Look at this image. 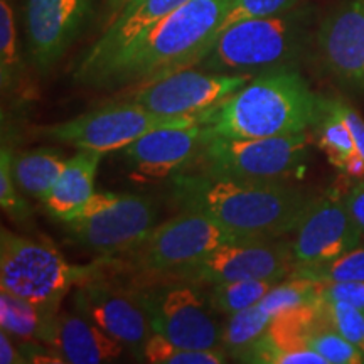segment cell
<instances>
[{"label":"cell","instance_id":"7","mask_svg":"<svg viewBox=\"0 0 364 364\" xmlns=\"http://www.w3.org/2000/svg\"><path fill=\"white\" fill-rule=\"evenodd\" d=\"M245 241L228 231L211 216L193 209H182L169 221L156 225L150 233L120 257H113L118 268L135 277H172L193 265L223 245Z\"/></svg>","mask_w":364,"mask_h":364},{"label":"cell","instance_id":"31","mask_svg":"<svg viewBox=\"0 0 364 364\" xmlns=\"http://www.w3.org/2000/svg\"><path fill=\"white\" fill-rule=\"evenodd\" d=\"M324 321L364 353V311L344 302H317Z\"/></svg>","mask_w":364,"mask_h":364},{"label":"cell","instance_id":"5","mask_svg":"<svg viewBox=\"0 0 364 364\" xmlns=\"http://www.w3.org/2000/svg\"><path fill=\"white\" fill-rule=\"evenodd\" d=\"M108 267L107 257L88 265H73L53 245L29 240L6 226L0 230V285L46 312L58 314L70 290Z\"/></svg>","mask_w":364,"mask_h":364},{"label":"cell","instance_id":"25","mask_svg":"<svg viewBox=\"0 0 364 364\" xmlns=\"http://www.w3.org/2000/svg\"><path fill=\"white\" fill-rule=\"evenodd\" d=\"M24 66H22L19 34L12 0H0V86L2 95L21 91Z\"/></svg>","mask_w":364,"mask_h":364},{"label":"cell","instance_id":"18","mask_svg":"<svg viewBox=\"0 0 364 364\" xmlns=\"http://www.w3.org/2000/svg\"><path fill=\"white\" fill-rule=\"evenodd\" d=\"M206 139L208 134L201 120L191 125L162 127L122 149V157L136 174L164 179L184 169Z\"/></svg>","mask_w":364,"mask_h":364},{"label":"cell","instance_id":"13","mask_svg":"<svg viewBox=\"0 0 364 364\" xmlns=\"http://www.w3.org/2000/svg\"><path fill=\"white\" fill-rule=\"evenodd\" d=\"M252 78V75H221L186 68L139 86L130 100L157 115L198 117L243 88Z\"/></svg>","mask_w":364,"mask_h":364},{"label":"cell","instance_id":"2","mask_svg":"<svg viewBox=\"0 0 364 364\" xmlns=\"http://www.w3.org/2000/svg\"><path fill=\"white\" fill-rule=\"evenodd\" d=\"M231 2L233 0H188L159 22L135 48L93 76L86 88H139L196 66L215 43Z\"/></svg>","mask_w":364,"mask_h":364},{"label":"cell","instance_id":"34","mask_svg":"<svg viewBox=\"0 0 364 364\" xmlns=\"http://www.w3.org/2000/svg\"><path fill=\"white\" fill-rule=\"evenodd\" d=\"M318 300L344 302L364 311V282H327V284H321Z\"/></svg>","mask_w":364,"mask_h":364},{"label":"cell","instance_id":"36","mask_svg":"<svg viewBox=\"0 0 364 364\" xmlns=\"http://www.w3.org/2000/svg\"><path fill=\"white\" fill-rule=\"evenodd\" d=\"M346 206H348L349 215L364 236V181H359L346 194Z\"/></svg>","mask_w":364,"mask_h":364},{"label":"cell","instance_id":"17","mask_svg":"<svg viewBox=\"0 0 364 364\" xmlns=\"http://www.w3.org/2000/svg\"><path fill=\"white\" fill-rule=\"evenodd\" d=\"M317 51L341 85L364 90V0H343L321 22Z\"/></svg>","mask_w":364,"mask_h":364},{"label":"cell","instance_id":"35","mask_svg":"<svg viewBox=\"0 0 364 364\" xmlns=\"http://www.w3.org/2000/svg\"><path fill=\"white\" fill-rule=\"evenodd\" d=\"M326 102L346 122L351 130L358 152L364 157V118L349 103L339 98H326Z\"/></svg>","mask_w":364,"mask_h":364},{"label":"cell","instance_id":"22","mask_svg":"<svg viewBox=\"0 0 364 364\" xmlns=\"http://www.w3.org/2000/svg\"><path fill=\"white\" fill-rule=\"evenodd\" d=\"M66 161L58 149L41 147L14 154L12 174L21 193L44 201L65 169Z\"/></svg>","mask_w":364,"mask_h":364},{"label":"cell","instance_id":"30","mask_svg":"<svg viewBox=\"0 0 364 364\" xmlns=\"http://www.w3.org/2000/svg\"><path fill=\"white\" fill-rule=\"evenodd\" d=\"M290 277H306L318 284L327 282H364V247L349 250L334 260L312 267H295Z\"/></svg>","mask_w":364,"mask_h":364},{"label":"cell","instance_id":"6","mask_svg":"<svg viewBox=\"0 0 364 364\" xmlns=\"http://www.w3.org/2000/svg\"><path fill=\"white\" fill-rule=\"evenodd\" d=\"M307 157L306 132L268 139L208 136L181 172L248 182H289L306 172Z\"/></svg>","mask_w":364,"mask_h":364},{"label":"cell","instance_id":"33","mask_svg":"<svg viewBox=\"0 0 364 364\" xmlns=\"http://www.w3.org/2000/svg\"><path fill=\"white\" fill-rule=\"evenodd\" d=\"M297 4L299 0H233L226 16L223 17L218 36L225 33L228 27L238 24V22L277 16V14L290 11Z\"/></svg>","mask_w":364,"mask_h":364},{"label":"cell","instance_id":"23","mask_svg":"<svg viewBox=\"0 0 364 364\" xmlns=\"http://www.w3.org/2000/svg\"><path fill=\"white\" fill-rule=\"evenodd\" d=\"M272 317L263 311L260 304L233 314L221 331V348L228 356L238 363H247L253 346L268 331Z\"/></svg>","mask_w":364,"mask_h":364},{"label":"cell","instance_id":"11","mask_svg":"<svg viewBox=\"0 0 364 364\" xmlns=\"http://www.w3.org/2000/svg\"><path fill=\"white\" fill-rule=\"evenodd\" d=\"M295 270L292 243L287 241H238L223 245L193 265L164 279L188 280L201 287L221 282L262 279L282 282Z\"/></svg>","mask_w":364,"mask_h":364},{"label":"cell","instance_id":"26","mask_svg":"<svg viewBox=\"0 0 364 364\" xmlns=\"http://www.w3.org/2000/svg\"><path fill=\"white\" fill-rule=\"evenodd\" d=\"M275 284L279 282L262 279L221 282V284L209 285L208 300L216 314L230 317L260 304V300L270 292Z\"/></svg>","mask_w":364,"mask_h":364},{"label":"cell","instance_id":"9","mask_svg":"<svg viewBox=\"0 0 364 364\" xmlns=\"http://www.w3.org/2000/svg\"><path fill=\"white\" fill-rule=\"evenodd\" d=\"M198 117H164L147 110L142 105L127 100L95 112L36 129V134L51 142L66 144L78 150L108 154L122 150L149 132L162 127L191 125Z\"/></svg>","mask_w":364,"mask_h":364},{"label":"cell","instance_id":"21","mask_svg":"<svg viewBox=\"0 0 364 364\" xmlns=\"http://www.w3.org/2000/svg\"><path fill=\"white\" fill-rule=\"evenodd\" d=\"M59 314V312H58ZM58 314L46 312L29 300L4 290L0 292V326L21 343L54 344Z\"/></svg>","mask_w":364,"mask_h":364},{"label":"cell","instance_id":"28","mask_svg":"<svg viewBox=\"0 0 364 364\" xmlns=\"http://www.w3.org/2000/svg\"><path fill=\"white\" fill-rule=\"evenodd\" d=\"M321 284L306 277H289L272 287V290L260 300V307L272 318L292 309L311 306L318 302Z\"/></svg>","mask_w":364,"mask_h":364},{"label":"cell","instance_id":"32","mask_svg":"<svg viewBox=\"0 0 364 364\" xmlns=\"http://www.w3.org/2000/svg\"><path fill=\"white\" fill-rule=\"evenodd\" d=\"M12 157L14 152L11 147L2 144V152H0V204L6 215L12 218L14 221L24 223L33 215L29 204L19 194L16 179L12 174Z\"/></svg>","mask_w":364,"mask_h":364},{"label":"cell","instance_id":"8","mask_svg":"<svg viewBox=\"0 0 364 364\" xmlns=\"http://www.w3.org/2000/svg\"><path fill=\"white\" fill-rule=\"evenodd\" d=\"M132 285L147 311L152 332L184 348H221L223 326L201 285L164 277H135Z\"/></svg>","mask_w":364,"mask_h":364},{"label":"cell","instance_id":"24","mask_svg":"<svg viewBox=\"0 0 364 364\" xmlns=\"http://www.w3.org/2000/svg\"><path fill=\"white\" fill-rule=\"evenodd\" d=\"M316 134L317 147L327 157L332 167L338 171L344 169L349 157L358 152L353 134L346 122L327 105L326 98L318 103V115L312 125Z\"/></svg>","mask_w":364,"mask_h":364},{"label":"cell","instance_id":"27","mask_svg":"<svg viewBox=\"0 0 364 364\" xmlns=\"http://www.w3.org/2000/svg\"><path fill=\"white\" fill-rule=\"evenodd\" d=\"M228 358L223 348H184L156 332H152L142 351V359L150 364H223L230 361Z\"/></svg>","mask_w":364,"mask_h":364},{"label":"cell","instance_id":"37","mask_svg":"<svg viewBox=\"0 0 364 364\" xmlns=\"http://www.w3.org/2000/svg\"><path fill=\"white\" fill-rule=\"evenodd\" d=\"M0 363L2 364H26V358L21 351V346L17 348L12 343V336L6 331L0 332Z\"/></svg>","mask_w":364,"mask_h":364},{"label":"cell","instance_id":"14","mask_svg":"<svg viewBox=\"0 0 364 364\" xmlns=\"http://www.w3.org/2000/svg\"><path fill=\"white\" fill-rule=\"evenodd\" d=\"M363 233L349 215L346 196L329 189L314 198L295 230L292 253L295 267L327 263L361 245Z\"/></svg>","mask_w":364,"mask_h":364},{"label":"cell","instance_id":"16","mask_svg":"<svg viewBox=\"0 0 364 364\" xmlns=\"http://www.w3.org/2000/svg\"><path fill=\"white\" fill-rule=\"evenodd\" d=\"M186 2L188 0H130L81 58L78 68L73 73V80L86 86L103 68L135 48L159 22Z\"/></svg>","mask_w":364,"mask_h":364},{"label":"cell","instance_id":"15","mask_svg":"<svg viewBox=\"0 0 364 364\" xmlns=\"http://www.w3.org/2000/svg\"><path fill=\"white\" fill-rule=\"evenodd\" d=\"M95 0H26L27 49L46 75L65 56L93 14Z\"/></svg>","mask_w":364,"mask_h":364},{"label":"cell","instance_id":"20","mask_svg":"<svg viewBox=\"0 0 364 364\" xmlns=\"http://www.w3.org/2000/svg\"><path fill=\"white\" fill-rule=\"evenodd\" d=\"M103 156L93 150H80L66 161L61 176L43 201L56 220H68L95 194V179Z\"/></svg>","mask_w":364,"mask_h":364},{"label":"cell","instance_id":"4","mask_svg":"<svg viewBox=\"0 0 364 364\" xmlns=\"http://www.w3.org/2000/svg\"><path fill=\"white\" fill-rule=\"evenodd\" d=\"M314 11L290 9L228 27L193 68L221 75H255L295 68L311 46Z\"/></svg>","mask_w":364,"mask_h":364},{"label":"cell","instance_id":"19","mask_svg":"<svg viewBox=\"0 0 364 364\" xmlns=\"http://www.w3.org/2000/svg\"><path fill=\"white\" fill-rule=\"evenodd\" d=\"M53 348L71 364L112 363L124 353V344L113 339L93 321L80 312L68 311L58 314Z\"/></svg>","mask_w":364,"mask_h":364},{"label":"cell","instance_id":"29","mask_svg":"<svg viewBox=\"0 0 364 364\" xmlns=\"http://www.w3.org/2000/svg\"><path fill=\"white\" fill-rule=\"evenodd\" d=\"M321 312V311H318ZM307 346L314 351L321 354L327 364H363L364 353L356 348L353 343L343 338L338 331L324 321V317L318 318L314 329L307 336Z\"/></svg>","mask_w":364,"mask_h":364},{"label":"cell","instance_id":"39","mask_svg":"<svg viewBox=\"0 0 364 364\" xmlns=\"http://www.w3.org/2000/svg\"><path fill=\"white\" fill-rule=\"evenodd\" d=\"M129 2H130V0H107V7H108V11H110V14H112V19H113V17H115L117 14L120 12L122 9H124Z\"/></svg>","mask_w":364,"mask_h":364},{"label":"cell","instance_id":"3","mask_svg":"<svg viewBox=\"0 0 364 364\" xmlns=\"http://www.w3.org/2000/svg\"><path fill=\"white\" fill-rule=\"evenodd\" d=\"M317 97L295 68L258 73L243 88L199 115L208 136L268 139L300 134L318 115Z\"/></svg>","mask_w":364,"mask_h":364},{"label":"cell","instance_id":"38","mask_svg":"<svg viewBox=\"0 0 364 364\" xmlns=\"http://www.w3.org/2000/svg\"><path fill=\"white\" fill-rule=\"evenodd\" d=\"M341 172H343L344 176H348L349 179L364 181V157L359 152H356L354 156H351L346 161L344 169Z\"/></svg>","mask_w":364,"mask_h":364},{"label":"cell","instance_id":"1","mask_svg":"<svg viewBox=\"0 0 364 364\" xmlns=\"http://www.w3.org/2000/svg\"><path fill=\"white\" fill-rule=\"evenodd\" d=\"M171 196L181 209L201 211L245 241L295 233L314 201L289 182H248L199 172L172 176Z\"/></svg>","mask_w":364,"mask_h":364},{"label":"cell","instance_id":"12","mask_svg":"<svg viewBox=\"0 0 364 364\" xmlns=\"http://www.w3.org/2000/svg\"><path fill=\"white\" fill-rule=\"evenodd\" d=\"M156 199L142 194H120L117 203L83 220L61 221L73 243L98 257H120L142 241L156 226Z\"/></svg>","mask_w":364,"mask_h":364},{"label":"cell","instance_id":"10","mask_svg":"<svg viewBox=\"0 0 364 364\" xmlns=\"http://www.w3.org/2000/svg\"><path fill=\"white\" fill-rule=\"evenodd\" d=\"M113 275V263L107 272L85 280L73 289L75 311L124 344L142 359L144 346L152 336V327L132 282H118Z\"/></svg>","mask_w":364,"mask_h":364}]
</instances>
